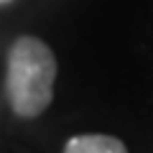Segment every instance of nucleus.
<instances>
[{"label":"nucleus","mask_w":153,"mask_h":153,"mask_svg":"<svg viewBox=\"0 0 153 153\" xmlns=\"http://www.w3.org/2000/svg\"><path fill=\"white\" fill-rule=\"evenodd\" d=\"M64 153H128L125 143L115 135L105 133H87V135H74L66 140Z\"/></svg>","instance_id":"f03ea898"},{"label":"nucleus","mask_w":153,"mask_h":153,"mask_svg":"<svg viewBox=\"0 0 153 153\" xmlns=\"http://www.w3.org/2000/svg\"><path fill=\"white\" fill-rule=\"evenodd\" d=\"M3 3H8V0H0V5H3Z\"/></svg>","instance_id":"7ed1b4c3"},{"label":"nucleus","mask_w":153,"mask_h":153,"mask_svg":"<svg viewBox=\"0 0 153 153\" xmlns=\"http://www.w3.org/2000/svg\"><path fill=\"white\" fill-rule=\"evenodd\" d=\"M56 56L46 41L21 36L8 51L5 94L18 117H38L54 100Z\"/></svg>","instance_id":"f257e3e1"}]
</instances>
